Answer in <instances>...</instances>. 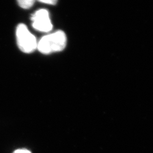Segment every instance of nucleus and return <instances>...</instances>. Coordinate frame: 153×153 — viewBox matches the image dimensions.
I'll return each mask as SVG.
<instances>
[{
	"mask_svg": "<svg viewBox=\"0 0 153 153\" xmlns=\"http://www.w3.org/2000/svg\"><path fill=\"white\" fill-rule=\"evenodd\" d=\"M66 43L65 33L61 30H59L42 37L38 43L37 48L43 54H50L64 50Z\"/></svg>",
	"mask_w": 153,
	"mask_h": 153,
	"instance_id": "nucleus-1",
	"label": "nucleus"
},
{
	"mask_svg": "<svg viewBox=\"0 0 153 153\" xmlns=\"http://www.w3.org/2000/svg\"><path fill=\"white\" fill-rule=\"evenodd\" d=\"M17 44L22 52L30 53L37 48L38 42L35 36L29 31L24 24H19L16 30Z\"/></svg>",
	"mask_w": 153,
	"mask_h": 153,
	"instance_id": "nucleus-2",
	"label": "nucleus"
},
{
	"mask_svg": "<svg viewBox=\"0 0 153 153\" xmlns=\"http://www.w3.org/2000/svg\"><path fill=\"white\" fill-rule=\"evenodd\" d=\"M31 21L33 28L40 32L48 33L53 28L49 12L46 9H40L36 11L31 16Z\"/></svg>",
	"mask_w": 153,
	"mask_h": 153,
	"instance_id": "nucleus-3",
	"label": "nucleus"
},
{
	"mask_svg": "<svg viewBox=\"0 0 153 153\" xmlns=\"http://www.w3.org/2000/svg\"><path fill=\"white\" fill-rule=\"evenodd\" d=\"M20 7L23 9H28L31 7L35 2L36 0H17Z\"/></svg>",
	"mask_w": 153,
	"mask_h": 153,
	"instance_id": "nucleus-4",
	"label": "nucleus"
},
{
	"mask_svg": "<svg viewBox=\"0 0 153 153\" xmlns=\"http://www.w3.org/2000/svg\"><path fill=\"white\" fill-rule=\"evenodd\" d=\"M38 1L44 4L52 5H56L58 1V0H38Z\"/></svg>",
	"mask_w": 153,
	"mask_h": 153,
	"instance_id": "nucleus-5",
	"label": "nucleus"
},
{
	"mask_svg": "<svg viewBox=\"0 0 153 153\" xmlns=\"http://www.w3.org/2000/svg\"><path fill=\"white\" fill-rule=\"evenodd\" d=\"M13 153H31V152L26 149H18L14 152Z\"/></svg>",
	"mask_w": 153,
	"mask_h": 153,
	"instance_id": "nucleus-6",
	"label": "nucleus"
}]
</instances>
